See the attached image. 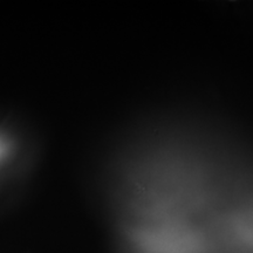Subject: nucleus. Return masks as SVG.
I'll use <instances>...</instances> for the list:
<instances>
[]
</instances>
